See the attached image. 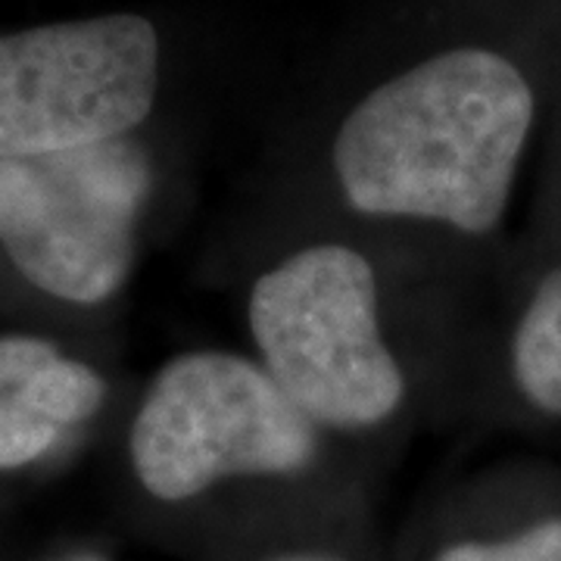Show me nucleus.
Wrapping results in <instances>:
<instances>
[{"instance_id": "obj_8", "label": "nucleus", "mask_w": 561, "mask_h": 561, "mask_svg": "<svg viewBox=\"0 0 561 561\" xmlns=\"http://www.w3.org/2000/svg\"><path fill=\"white\" fill-rule=\"evenodd\" d=\"M201 561H393V549L378 537L375 512H359L247 542Z\"/></svg>"}, {"instance_id": "obj_5", "label": "nucleus", "mask_w": 561, "mask_h": 561, "mask_svg": "<svg viewBox=\"0 0 561 561\" xmlns=\"http://www.w3.org/2000/svg\"><path fill=\"white\" fill-rule=\"evenodd\" d=\"M160 72V32L135 13L0 35V160L140 135Z\"/></svg>"}, {"instance_id": "obj_6", "label": "nucleus", "mask_w": 561, "mask_h": 561, "mask_svg": "<svg viewBox=\"0 0 561 561\" xmlns=\"http://www.w3.org/2000/svg\"><path fill=\"white\" fill-rule=\"evenodd\" d=\"M496 419L561 424V247L540 265L524 268L500 297L486 284L468 356L461 424Z\"/></svg>"}, {"instance_id": "obj_10", "label": "nucleus", "mask_w": 561, "mask_h": 561, "mask_svg": "<svg viewBox=\"0 0 561 561\" xmlns=\"http://www.w3.org/2000/svg\"><path fill=\"white\" fill-rule=\"evenodd\" d=\"M60 346L62 343L57 337L47 334H28V331L0 334V390L28 381L44 362L60 353Z\"/></svg>"}, {"instance_id": "obj_4", "label": "nucleus", "mask_w": 561, "mask_h": 561, "mask_svg": "<svg viewBox=\"0 0 561 561\" xmlns=\"http://www.w3.org/2000/svg\"><path fill=\"white\" fill-rule=\"evenodd\" d=\"M175 184L144 135L0 160V262L32 300L103 312L179 213Z\"/></svg>"}, {"instance_id": "obj_3", "label": "nucleus", "mask_w": 561, "mask_h": 561, "mask_svg": "<svg viewBox=\"0 0 561 561\" xmlns=\"http://www.w3.org/2000/svg\"><path fill=\"white\" fill-rule=\"evenodd\" d=\"M125 474L194 561L375 512L381 468L328 437L243 346H191L144 381L125 421Z\"/></svg>"}, {"instance_id": "obj_2", "label": "nucleus", "mask_w": 561, "mask_h": 561, "mask_svg": "<svg viewBox=\"0 0 561 561\" xmlns=\"http://www.w3.org/2000/svg\"><path fill=\"white\" fill-rule=\"evenodd\" d=\"M537 122L522 62L449 41L362 88L265 206L493 265Z\"/></svg>"}, {"instance_id": "obj_7", "label": "nucleus", "mask_w": 561, "mask_h": 561, "mask_svg": "<svg viewBox=\"0 0 561 561\" xmlns=\"http://www.w3.org/2000/svg\"><path fill=\"white\" fill-rule=\"evenodd\" d=\"M512 474L453 481L393 549V561H561V508Z\"/></svg>"}, {"instance_id": "obj_1", "label": "nucleus", "mask_w": 561, "mask_h": 561, "mask_svg": "<svg viewBox=\"0 0 561 561\" xmlns=\"http://www.w3.org/2000/svg\"><path fill=\"white\" fill-rule=\"evenodd\" d=\"M225 280L243 350L328 437L378 465L459 427L493 265L260 203Z\"/></svg>"}, {"instance_id": "obj_9", "label": "nucleus", "mask_w": 561, "mask_h": 561, "mask_svg": "<svg viewBox=\"0 0 561 561\" xmlns=\"http://www.w3.org/2000/svg\"><path fill=\"white\" fill-rule=\"evenodd\" d=\"M22 383L0 390V471H25L44 465L76 440L32 412L22 397Z\"/></svg>"}, {"instance_id": "obj_11", "label": "nucleus", "mask_w": 561, "mask_h": 561, "mask_svg": "<svg viewBox=\"0 0 561 561\" xmlns=\"http://www.w3.org/2000/svg\"><path fill=\"white\" fill-rule=\"evenodd\" d=\"M50 561H110L103 559L101 552H88V549H79V552H62V556H57V559Z\"/></svg>"}]
</instances>
